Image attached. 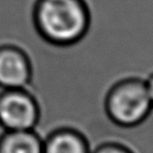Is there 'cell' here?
Masks as SVG:
<instances>
[{
  "mask_svg": "<svg viewBox=\"0 0 153 153\" xmlns=\"http://www.w3.org/2000/svg\"><path fill=\"white\" fill-rule=\"evenodd\" d=\"M35 20L49 43L72 47L87 35L92 18L86 0H38Z\"/></svg>",
  "mask_w": 153,
  "mask_h": 153,
  "instance_id": "obj_1",
  "label": "cell"
},
{
  "mask_svg": "<svg viewBox=\"0 0 153 153\" xmlns=\"http://www.w3.org/2000/svg\"><path fill=\"white\" fill-rule=\"evenodd\" d=\"M104 110L120 128H133L144 123L153 111L144 79L128 77L114 83L105 95Z\"/></svg>",
  "mask_w": 153,
  "mask_h": 153,
  "instance_id": "obj_2",
  "label": "cell"
},
{
  "mask_svg": "<svg viewBox=\"0 0 153 153\" xmlns=\"http://www.w3.org/2000/svg\"><path fill=\"white\" fill-rule=\"evenodd\" d=\"M38 116V105L25 89H6L0 93V125L6 131L34 130Z\"/></svg>",
  "mask_w": 153,
  "mask_h": 153,
  "instance_id": "obj_3",
  "label": "cell"
},
{
  "mask_svg": "<svg viewBox=\"0 0 153 153\" xmlns=\"http://www.w3.org/2000/svg\"><path fill=\"white\" fill-rule=\"evenodd\" d=\"M30 73L29 60L22 51L11 46L0 48V88L24 89Z\"/></svg>",
  "mask_w": 153,
  "mask_h": 153,
  "instance_id": "obj_4",
  "label": "cell"
},
{
  "mask_svg": "<svg viewBox=\"0 0 153 153\" xmlns=\"http://www.w3.org/2000/svg\"><path fill=\"white\" fill-rule=\"evenodd\" d=\"M87 135L78 128H60L44 141L43 153H91Z\"/></svg>",
  "mask_w": 153,
  "mask_h": 153,
  "instance_id": "obj_5",
  "label": "cell"
},
{
  "mask_svg": "<svg viewBox=\"0 0 153 153\" xmlns=\"http://www.w3.org/2000/svg\"><path fill=\"white\" fill-rule=\"evenodd\" d=\"M44 141L33 130L6 131L0 137V153H43Z\"/></svg>",
  "mask_w": 153,
  "mask_h": 153,
  "instance_id": "obj_6",
  "label": "cell"
},
{
  "mask_svg": "<svg viewBox=\"0 0 153 153\" xmlns=\"http://www.w3.org/2000/svg\"><path fill=\"white\" fill-rule=\"evenodd\" d=\"M91 153H134V151L121 142L108 141L95 146Z\"/></svg>",
  "mask_w": 153,
  "mask_h": 153,
  "instance_id": "obj_7",
  "label": "cell"
},
{
  "mask_svg": "<svg viewBox=\"0 0 153 153\" xmlns=\"http://www.w3.org/2000/svg\"><path fill=\"white\" fill-rule=\"evenodd\" d=\"M144 82H145L148 94H149V97L151 100V103H152V106H153V73L150 74V76L146 79H144Z\"/></svg>",
  "mask_w": 153,
  "mask_h": 153,
  "instance_id": "obj_8",
  "label": "cell"
}]
</instances>
